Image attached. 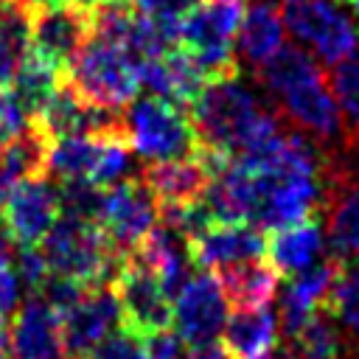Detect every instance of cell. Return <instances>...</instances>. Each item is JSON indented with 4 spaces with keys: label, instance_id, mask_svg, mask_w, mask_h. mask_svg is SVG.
Listing matches in <instances>:
<instances>
[{
    "label": "cell",
    "instance_id": "obj_1",
    "mask_svg": "<svg viewBox=\"0 0 359 359\" xmlns=\"http://www.w3.org/2000/svg\"><path fill=\"white\" fill-rule=\"evenodd\" d=\"M255 81L289 129L314 140L325 154H337L339 146L345 149V123L328 70L306 48L283 42L280 50L255 70Z\"/></svg>",
    "mask_w": 359,
    "mask_h": 359
},
{
    "label": "cell",
    "instance_id": "obj_2",
    "mask_svg": "<svg viewBox=\"0 0 359 359\" xmlns=\"http://www.w3.org/2000/svg\"><path fill=\"white\" fill-rule=\"evenodd\" d=\"M50 272L67 275L84 286L115 283L126 255L118 252L95 222L59 216L42 241Z\"/></svg>",
    "mask_w": 359,
    "mask_h": 359
},
{
    "label": "cell",
    "instance_id": "obj_3",
    "mask_svg": "<svg viewBox=\"0 0 359 359\" xmlns=\"http://www.w3.org/2000/svg\"><path fill=\"white\" fill-rule=\"evenodd\" d=\"M65 79L79 95L115 112H123L140 90L137 59L126 48L101 36H87V42L70 59Z\"/></svg>",
    "mask_w": 359,
    "mask_h": 359
},
{
    "label": "cell",
    "instance_id": "obj_4",
    "mask_svg": "<svg viewBox=\"0 0 359 359\" xmlns=\"http://www.w3.org/2000/svg\"><path fill=\"white\" fill-rule=\"evenodd\" d=\"M123 135L143 163L180 160L199 149L191 112L160 95L135 98L123 109Z\"/></svg>",
    "mask_w": 359,
    "mask_h": 359
},
{
    "label": "cell",
    "instance_id": "obj_5",
    "mask_svg": "<svg viewBox=\"0 0 359 359\" xmlns=\"http://www.w3.org/2000/svg\"><path fill=\"white\" fill-rule=\"evenodd\" d=\"M280 20L292 42L311 48L328 70L359 50V31L339 0H280Z\"/></svg>",
    "mask_w": 359,
    "mask_h": 359
},
{
    "label": "cell",
    "instance_id": "obj_6",
    "mask_svg": "<svg viewBox=\"0 0 359 359\" xmlns=\"http://www.w3.org/2000/svg\"><path fill=\"white\" fill-rule=\"evenodd\" d=\"M157 222H160L157 199L137 174L101 191L95 224L104 230V236L118 252L129 255L151 233Z\"/></svg>",
    "mask_w": 359,
    "mask_h": 359
},
{
    "label": "cell",
    "instance_id": "obj_7",
    "mask_svg": "<svg viewBox=\"0 0 359 359\" xmlns=\"http://www.w3.org/2000/svg\"><path fill=\"white\" fill-rule=\"evenodd\" d=\"M0 216L20 247H39L56 219L62 216L59 205V182L50 180L48 174H34L25 177L11 188L6 196Z\"/></svg>",
    "mask_w": 359,
    "mask_h": 359
},
{
    "label": "cell",
    "instance_id": "obj_8",
    "mask_svg": "<svg viewBox=\"0 0 359 359\" xmlns=\"http://www.w3.org/2000/svg\"><path fill=\"white\" fill-rule=\"evenodd\" d=\"M227 323V300L213 272H194L171 300V328L188 345L213 342Z\"/></svg>",
    "mask_w": 359,
    "mask_h": 359
},
{
    "label": "cell",
    "instance_id": "obj_9",
    "mask_svg": "<svg viewBox=\"0 0 359 359\" xmlns=\"http://www.w3.org/2000/svg\"><path fill=\"white\" fill-rule=\"evenodd\" d=\"M90 36V17L84 3L31 6L28 11V50L67 70L70 59Z\"/></svg>",
    "mask_w": 359,
    "mask_h": 359
},
{
    "label": "cell",
    "instance_id": "obj_10",
    "mask_svg": "<svg viewBox=\"0 0 359 359\" xmlns=\"http://www.w3.org/2000/svg\"><path fill=\"white\" fill-rule=\"evenodd\" d=\"M112 286L121 303L123 325H129L132 331L146 337L151 331L171 325V297L165 294L163 283L151 269L126 255Z\"/></svg>",
    "mask_w": 359,
    "mask_h": 359
},
{
    "label": "cell",
    "instance_id": "obj_11",
    "mask_svg": "<svg viewBox=\"0 0 359 359\" xmlns=\"http://www.w3.org/2000/svg\"><path fill=\"white\" fill-rule=\"evenodd\" d=\"M8 359H67L62 314L42 294H31L11 317Z\"/></svg>",
    "mask_w": 359,
    "mask_h": 359
},
{
    "label": "cell",
    "instance_id": "obj_12",
    "mask_svg": "<svg viewBox=\"0 0 359 359\" xmlns=\"http://www.w3.org/2000/svg\"><path fill=\"white\" fill-rule=\"evenodd\" d=\"M123 325L115 286H90L84 297L62 314V337L67 359H81L109 331Z\"/></svg>",
    "mask_w": 359,
    "mask_h": 359
},
{
    "label": "cell",
    "instance_id": "obj_13",
    "mask_svg": "<svg viewBox=\"0 0 359 359\" xmlns=\"http://www.w3.org/2000/svg\"><path fill=\"white\" fill-rule=\"evenodd\" d=\"M194 264L199 269H224L266 255V230L252 222H213L191 238Z\"/></svg>",
    "mask_w": 359,
    "mask_h": 359
},
{
    "label": "cell",
    "instance_id": "obj_14",
    "mask_svg": "<svg viewBox=\"0 0 359 359\" xmlns=\"http://www.w3.org/2000/svg\"><path fill=\"white\" fill-rule=\"evenodd\" d=\"M323 213L334 258L342 264H359V180L348 165H334Z\"/></svg>",
    "mask_w": 359,
    "mask_h": 359
},
{
    "label": "cell",
    "instance_id": "obj_15",
    "mask_svg": "<svg viewBox=\"0 0 359 359\" xmlns=\"http://www.w3.org/2000/svg\"><path fill=\"white\" fill-rule=\"evenodd\" d=\"M342 269H345V264L331 255V258H323V261L311 264L309 269L292 275V280L286 283V292L280 297V328L286 337L297 334L320 309H328L331 292H334Z\"/></svg>",
    "mask_w": 359,
    "mask_h": 359
},
{
    "label": "cell",
    "instance_id": "obj_16",
    "mask_svg": "<svg viewBox=\"0 0 359 359\" xmlns=\"http://www.w3.org/2000/svg\"><path fill=\"white\" fill-rule=\"evenodd\" d=\"M129 258L151 269L171 300L177 297V292L185 286V280L194 275V266H196L191 252V238L163 222L151 227V233L129 252Z\"/></svg>",
    "mask_w": 359,
    "mask_h": 359
},
{
    "label": "cell",
    "instance_id": "obj_17",
    "mask_svg": "<svg viewBox=\"0 0 359 359\" xmlns=\"http://www.w3.org/2000/svg\"><path fill=\"white\" fill-rule=\"evenodd\" d=\"M137 177L154 194L157 205H191V202H199L205 188H208V182H210V171H208L205 160L199 157V149L191 157L146 163Z\"/></svg>",
    "mask_w": 359,
    "mask_h": 359
},
{
    "label": "cell",
    "instance_id": "obj_18",
    "mask_svg": "<svg viewBox=\"0 0 359 359\" xmlns=\"http://www.w3.org/2000/svg\"><path fill=\"white\" fill-rule=\"evenodd\" d=\"M202 205L213 222H252L258 208L255 174L238 163H227L205 188Z\"/></svg>",
    "mask_w": 359,
    "mask_h": 359
},
{
    "label": "cell",
    "instance_id": "obj_19",
    "mask_svg": "<svg viewBox=\"0 0 359 359\" xmlns=\"http://www.w3.org/2000/svg\"><path fill=\"white\" fill-rule=\"evenodd\" d=\"M325 247L323 222L317 216L303 219L289 227L269 230L266 236V258L280 275H297L320 261Z\"/></svg>",
    "mask_w": 359,
    "mask_h": 359
},
{
    "label": "cell",
    "instance_id": "obj_20",
    "mask_svg": "<svg viewBox=\"0 0 359 359\" xmlns=\"http://www.w3.org/2000/svg\"><path fill=\"white\" fill-rule=\"evenodd\" d=\"M283 42H286V28L280 11L272 3H261V0L250 3L236 34V56L247 67L258 70L266 59H272L280 50Z\"/></svg>",
    "mask_w": 359,
    "mask_h": 359
},
{
    "label": "cell",
    "instance_id": "obj_21",
    "mask_svg": "<svg viewBox=\"0 0 359 359\" xmlns=\"http://www.w3.org/2000/svg\"><path fill=\"white\" fill-rule=\"evenodd\" d=\"M216 280L222 286L224 300L233 309H261L275 300L280 272L269 261L252 258V261L216 269Z\"/></svg>",
    "mask_w": 359,
    "mask_h": 359
},
{
    "label": "cell",
    "instance_id": "obj_22",
    "mask_svg": "<svg viewBox=\"0 0 359 359\" xmlns=\"http://www.w3.org/2000/svg\"><path fill=\"white\" fill-rule=\"evenodd\" d=\"M278 317L261 306V309H236L227 314V323L222 328L224 348L236 359H261L269 356L278 345Z\"/></svg>",
    "mask_w": 359,
    "mask_h": 359
},
{
    "label": "cell",
    "instance_id": "obj_23",
    "mask_svg": "<svg viewBox=\"0 0 359 359\" xmlns=\"http://www.w3.org/2000/svg\"><path fill=\"white\" fill-rule=\"evenodd\" d=\"M95 140L98 135H65V137L48 140L45 174L56 182L87 180L95 157Z\"/></svg>",
    "mask_w": 359,
    "mask_h": 359
},
{
    "label": "cell",
    "instance_id": "obj_24",
    "mask_svg": "<svg viewBox=\"0 0 359 359\" xmlns=\"http://www.w3.org/2000/svg\"><path fill=\"white\" fill-rule=\"evenodd\" d=\"M28 11L25 3L0 0V90L17 76L22 56L28 53Z\"/></svg>",
    "mask_w": 359,
    "mask_h": 359
},
{
    "label": "cell",
    "instance_id": "obj_25",
    "mask_svg": "<svg viewBox=\"0 0 359 359\" xmlns=\"http://www.w3.org/2000/svg\"><path fill=\"white\" fill-rule=\"evenodd\" d=\"M65 81V70L56 67L53 62L36 56L34 50H28L17 67V76L11 81V87L20 93V98L28 104V109L34 112V121L39 115V109L50 101V95L59 90V84Z\"/></svg>",
    "mask_w": 359,
    "mask_h": 359
},
{
    "label": "cell",
    "instance_id": "obj_26",
    "mask_svg": "<svg viewBox=\"0 0 359 359\" xmlns=\"http://www.w3.org/2000/svg\"><path fill=\"white\" fill-rule=\"evenodd\" d=\"M135 171V151L123 132H104L95 140V157L90 168V182L98 188H109L121 180H129Z\"/></svg>",
    "mask_w": 359,
    "mask_h": 359
},
{
    "label": "cell",
    "instance_id": "obj_27",
    "mask_svg": "<svg viewBox=\"0 0 359 359\" xmlns=\"http://www.w3.org/2000/svg\"><path fill=\"white\" fill-rule=\"evenodd\" d=\"M339 334L328 309H320L297 334L289 337L286 359H339Z\"/></svg>",
    "mask_w": 359,
    "mask_h": 359
},
{
    "label": "cell",
    "instance_id": "obj_28",
    "mask_svg": "<svg viewBox=\"0 0 359 359\" xmlns=\"http://www.w3.org/2000/svg\"><path fill=\"white\" fill-rule=\"evenodd\" d=\"M334 98L342 112L345 123V149L356 151L359 149V50L348 56L345 62L334 65L328 73Z\"/></svg>",
    "mask_w": 359,
    "mask_h": 359
},
{
    "label": "cell",
    "instance_id": "obj_29",
    "mask_svg": "<svg viewBox=\"0 0 359 359\" xmlns=\"http://www.w3.org/2000/svg\"><path fill=\"white\" fill-rule=\"evenodd\" d=\"M135 8L140 14H146L157 28L160 34L165 36V42L174 48L180 45V31H182V22L205 3V0H132Z\"/></svg>",
    "mask_w": 359,
    "mask_h": 359
},
{
    "label": "cell",
    "instance_id": "obj_30",
    "mask_svg": "<svg viewBox=\"0 0 359 359\" xmlns=\"http://www.w3.org/2000/svg\"><path fill=\"white\" fill-rule=\"evenodd\" d=\"M331 317L353 337H359V264L345 266L328 300Z\"/></svg>",
    "mask_w": 359,
    "mask_h": 359
},
{
    "label": "cell",
    "instance_id": "obj_31",
    "mask_svg": "<svg viewBox=\"0 0 359 359\" xmlns=\"http://www.w3.org/2000/svg\"><path fill=\"white\" fill-rule=\"evenodd\" d=\"M101 191H104V188L93 185L90 180H67V182H59V205H62V216H73V219L95 222V216H98V205H101Z\"/></svg>",
    "mask_w": 359,
    "mask_h": 359
},
{
    "label": "cell",
    "instance_id": "obj_32",
    "mask_svg": "<svg viewBox=\"0 0 359 359\" xmlns=\"http://www.w3.org/2000/svg\"><path fill=\"white\" fill-rule=\"evenodd\" d=\"M81 359H146L143 334L132 331L129 325H118L101 342H95Z\"/></svg>",
    "mask_w": 359,
    "mask_h": 359
},
{
    "label": "cell",
    "instance_id": "obj_33",
    "mask_svg": "<svg viewBox=\"0 0 359 359\" xmlns=\"http://www.w3.org/2000/svg\"><path fill=\"white\" fill-rule=\"evenodd\" d=\"M34 126V112L28 109V104L20 98V93L8 84L0 90V137L11 140L22 132H28Z\"/></svg>",
    "mask_w": 359,
    "mask_h": 359
},
{
    "label": "cell",
    "instance_id": "obj_34",
    "mask_svg": "<svg viewBox=\"0 0 359 359\" xmlns=\"http://www.w3.org/2000/svg\"><path fill=\"white\" fill-rule=\"evenodd\" d=\"M87 289H90V286H84V283H79V280H73V278H67V275L50 272L39 292H42V297H45L59 314H65V311H70V309L84 297Z\"/></svg>",
    "mask_w": 359,
    "mask_h": 359
},
{
    "label": "cell",
    "instance_id": "obj_35",
    "mask_svg": "<svg viewBox=\"0 0 359 359\" xmlns=\"http://www.w3.org/2000/svg\"><path fill=\"white\" fill-rule=\"evenodd\" d=\"M14 272L20 275L22 286H28L31 292H39L50 275V266H48V258L39 247H20L17 261H14Z\"/></svg>",
    "mask_w": 359,
    "mask_h": 359
},
{
    "label": "cell",
    "instance_id": "obj_36",
    "mask_svg": "<svg viewBox=\"0 0 359 359\" xmlns=\"http://www.w3.org/2000/svg\"><path fill=\"white\" fill-rule=\"evenodd\" d=\"M143 342H146V359H182L185 356V342L171 325L146 334Z\"/></svg>",
    "mask_w": 359,
    "mask_h": 359
},
{
    "label": "cell",
    "instance_id": "obj_37",
    "mask_svg": "<svg viewBox=\"0 0 359 359\" xmlns=\"http://www.w3.org/2000/svg\"><path fill=\"white\" fill-rule=\"evenodd\" d=\"M22 303V280L14 266H0V320H11Z\"/></svg>",
    "mask_w": 359,
    "mask_h": 359
},
{
    "label": "cell",
    "instance_id": "obj_38",
    "mask_svg": "<svg viewBox=\"0 0 359 359\" xmlns=\"http://www.w3.org/2000/svg\"><path fill=\"white\" fill-rule=\"evenodd\" d=\"M182 359H233L230 351L224 348V342H205V345H194L191 353H185Z\"/></svg>",
    "mask_w": 359,
    "mask_h": 359
},
{
    "label": "cell",
    "instance_id": "obj_39",
    "mask_svg": "<svg viewBox=\"0 0 359 359\" xmlns=\"http://www.w3.org/2000/svg\"><path fill=\"white\" fill-rule=\"evenodd\" d=\"M11 258H14V238H11V233L0 216V266H6Z\"/></svg>",
    "mask_w": 359,
    "mask_h": 359
},
{
    "label": "cell",
    "instance_id": "obj_40",
    "mask_svg": "<svg viewBox=\"0 0 359 359\" xmlns=\"http://www.w3.org/2000/svg\"><path fill=\"white\" fill-rule=\"evenodd\" d=\"M65 3H79V0H31V6H65Z\"/></svg>",
    "mask_w": 359,
    "mask_h": 359
},
{
    "label": "cell",
    "instance_id": "obj_41",
    "mask_svg": "<svg viewBox=\"0 0 359 359\" xmlns=\"http://www.w3.org/2000/svg\"><path fill=\"white\" fill-rule=\"evenodd\" d=\"M339 3L351 11V17H356V20H359V0H339Z\"/></svg>",
    "mask_w": 359,
    "mask_h": 359
},
{
    "label": "cell",
    "instance_id": "obj_42",
    "mask_svg": "<svg viewBox=\"0 0 359 359\" xmlns=\"http://www.w3.org/2000/svg\"><path fill=\"white\" fill-rule=\"evenodd\" d=\"M79 3H84V6H93V3H101V0H79Z\"/></svg>",
    "mask_w": 359,
    "mask_h": 359
},
{
    "label": "cell",
    "instance_id": "obj_43",
    "mask_svg": "<svg viewBox=\"0 0 359 359\" xmlns=\"http://www.w3.org/2000/svg\"><path fill=\"white\" fill-rule=\"evenodd\" d=\"M3 146H6V140H3V137H0V151H3Z\"/></svg>",
    "mask_w": 359,
    "mask_h": 359
},
{
    "label": "cell",
    "instance_id": "obj_44",
    "mask_svg": "<svg viewBox=\"0 0 359 359\" xmlns=\"http://www.w3.org/2000/svg\"><path fill=\"white\" fill-rule=\"evenodd\" d=\"M261 3H272V0H261Z\"/></svg>",
    "mask_w": 359,
    "mask_h": 359
},
{
    "label": "cell",
    "instance_id": "obj_45",
    "mask_svg": "<svg viewBox=\"0 0 359 359\" xmlns=\"http://www.w3.org/2000/svg\"><path fill=\"white\" fill-rule=\"evenodd\" d=\"M261 359H266V356H261Z\"/></svg>",
    "mask_w": 359,
    "mask_h": 359
},
{
    "label": "cell",
    "instance_id": "obj_46",
    "mask_svg": "<svg viewBox=\"0 0 359 359\" xmlns=\"http://www.w3.org/2000/svg\"><path fill=\"white\" fill-rule=\"evenodd\" d=\"M0 359H6V356H0Z\"/></svg>",
    "mask_w": 359,
    "mask_h": 359
},
{
    "label": "cell",
    "instance_id": "obj_47",
    "mask_svg": "<svg viewBox=\"0 0 359 359\" xmlns=\"http://www.w3.org/2000/svg\"><path fill=\"white\" fill-rule=\"evenodd\" d=\"M356 31H359V25H356Z\"/></svg>",
    "mask_w": 359,
    "mask_h": 359
}]
</instances>
